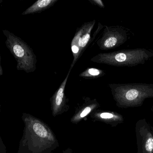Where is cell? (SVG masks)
Instances as JSON below:
<instances>
[{
    "mask_svg": "<svg viewBox=\"0 0 153 153\" xmlns=\"http://www.w3.org/2000/svg\"><path fill=\"white\" fill-rule=\"evenodd\" d=\"M58 0H38L22 13V15L39 13L53 6Z\"/></svg>",
    "mask_w": 153,
    "mask_h": 153,
    "instance_id": "7",
    "label": "cell"
},
{
    "mask_svg": "<svg viewBox=\"0 0 153 153\" xmlns=\"http://www.w3.org/2000/svg\"><path fill=\"white\" fill-rule=\"evenodd\" d=\"M106 74L105 71L98 68L89 67L79 74V76L82 78L95 79L104 76Z\"/></svg>",
    "mask_w": 153,
    "mask_h": 153,
    "instance_id": "8",
    "label": "cell"
},
{
    "mask_svg": "<svg viewBox=\"0 0 153 153\" xmlns=\"http://www.w3.org/2000/svg\"><path fill=\"white\" fill-rule=\"evenodd\" d=\"M137 153H153V127L145 119H139L135 125Z\"/></svg>",
    "mask_w": 153,
    "mask_h": 153,
    "instance_id": "6",
    "label": "cell"
},
{
    "mask_svg": "<svg viewBox=\"0 0 153 153\" xmlns=\"http://www.w3.org/2000/svg\"><path fill=\"white\" fill-rule=\"evenodd\" d=\"M153 57V52L144 48L123 49L110 53H100L91 61L115 66H134L144 64Z\"/></svg>",
    "mask_w": 153,
    "mask_h": 153,
    "instance_id": "2",
    "label": "cell"
},
{
    "mask_svg": "<svg viewBox=\"0 0 153 153\" xmlns=\"http://www.w3.org/2000/svg\"><path fill=\"white\" fill-rule=\"evenodd\" d=\"M3 2V0H0V4H1V3L2 2Z\"/></svg>",
    "mask_w": 153,
    "mask_h": 153,
    "instance_id": "13",
    "label": "cell"
},
{
    "mask_svg": "<svg viewBox=\"0 0 153 153\" xmlns=\"http://www.w3.org/2000/svg\"><path fill=\"white\" fill-rule=\"evenodd\" d=\"M3 74V71L1 65V57L0 56V76L2 75Z\"/></svg>",
    "mask_w": 153,
    "mask_h": 153,
    "instance_id": "12",
    "label": "cell"
},
{
    "mask_svg": "<svg viewBox=\"0 0 153 153\" xmlns=\"http://www.w3.org/2000/svg\"><path fill=\"white\" fill-rule=\"evenodd\" d=\"M95 20L85 22L76 30L71 44L74 59L70 69L72 70L84 51L91 42V32L95 24Z\"/></svg>",
    "mask_w": 153,
    "mask_h": 153,
    "instance_id": "4",
    "label": "cell"
},
{
    "mask_svg": "<svg viewBox=\"0 0 153 153\" xmlns=\"http://www.w3.org/2000/svg\"><path fill=\"white\" fill-rule=\"evenodd\" d=\"M108 85L117 104L121 107H140L146 99L153 98V84H110Z\"/></svg>",
    "mask_w": 153,
    "mask_h": 153,
    "instance_id": "1",
    "label": "cell"
},
{
    "mask_svg": "<svg viewBox=\"0 0 153 153\" xmlns=\"http://www.w3.org/2000/svg\"><path fill=\"white\" fill-rule=\"evenodd\" d=\"M31 128L35 134L41 138H48L49 134L46 128L38 121H35L31 125Z\"/></svg>",
    "mask_w": 153,
    "mask_h": 153,
    "instance_id": "9",
    "label": "cell"
},
{
    "mask_svg": "<svg viewBox=\"0 0 153 153\" xmlns=\"http://www.w3.org/2000/svg\"><path fill=\"white\" fill-rule=\"evenodd\" d=\"M91 110V107H86L82 111L81 115H80V117H81V118L84 117L86 115H88V114L90 113Z\"/></svg>",
    "mask_w": 153,
    "mask_h": 153,
    "instance_id": "11",
    "label": "cell"
},
{
    "mask_svg": "<svg viewBox=\"0 0 153 153\" xmlns=\"http://www.w3.org/2000/svg\"><path fill=\"white\" fill-rule=\"evenodd\" d=\"M89 1L92 4L97 5V6L100 7V8H105V5H104L103 2L101 0H89Z\"/></svg>",
    "mask_w": 153,
    "mask_h": 153,
    "instance_id": "10",
    "label": "cell"
},
{
    "mask_svg": "<svg viewBox=\"0 0 153 153\" xmlns=\"http://www.w3.org/2000/svg\"><path fill=\"white\" fill-rule=\"evenodd\" d=\"M3 33L6 37L5 45L17 62V69L27 73L36 69V56L33 49L23 40L7 30Z\"/></svg>",
    "mask_w": 153,
    "mask_h": 153,
    "instance_id": "3",
    "label": "cell"
},
{
    "mask_svg": "<svg viewBox=\"0 0 153 153\" xmlns=\"http://www.w3.org/2000/svg\"><path fill=\"white\" fill-rule=\"evenodd\" d=\"M102 37L96 44L100 49L108 50L116 48L124 44L127 40L126 30L120 26H104Z\"/></svg>",
    "mask_w": 153,
    "mask_h": 153,
    "instance_id": "5",
    "label": "cell"
}]
</instances>
